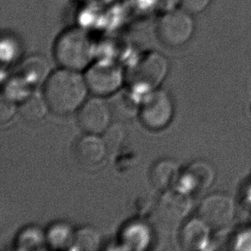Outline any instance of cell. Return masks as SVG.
I'll list each match as a JSON object with an SVG mask.
<instances>
[{
    "label": "cell",
    "instance_id": "1",
    "mask_svg": "<svg viewBox=\"0 0 251 251\" xmlns=\"http://www.w3.org/2000/svg\"><path fill=\"white\" fill-rule=\"evenodd\" d=\"M79 72L62 68L51 73L45 83L44 97L55 114L69 115L86 101L89 89L84 75Z\"/></svg>",
    "mask_w": 251,
    "mask_h": 251
},
{
    "label": "cell",
    "instance_id": "2",
    "mask_svg": "<svg viewBox=\"0 0 251 251\" xmlns=\"http://www.w3.org/2000/svg\"><path fill=\"white\" fill-rule=\"evenodd\" d=\"M95 45L89 34L79 27L63 32L54 45V57L62 68L81 72L95 57Z\"/></svg>",
    "mask_w": 251,
    "mask_h": 251
},
{
    "label": "cell",
    "instance_id": "3",
    "mask_svg": "<svg viewBox=\"0 0 251 251\" xmlns=\"http://www.w3.org/2000/svg\"><path fill=\"white\" fill-rule=\"evenodd\" d=\"M169 69L167 58L156 51L140 56L126 73L129 89L136 95L144 96L158 89L166 78Z\"/></svg>",
    "mask_w": 251,
    "mask_h": 251
},
{
    "label": "cell",
    "instance_id": "4",
    "mask_svg": "<svg viewBox=\"0 0 251 251\" xmlns=\"http://www.w3.org/2000/svg\"><path fill=\"white\" fill-rule=\"evenodd\" d=\"M84 77L89 91L102 97L111 96L121 89L126 73L117 62L103 58L89 65Z\"/></svg>",
    "mask_w": 251,
    "mask_h": 251
},
{
    "label": "cell",
    "instance_id": "5",
    "mask_svg": "<svg viewBox=\"0 0 251 251\" xmlns=\"http://www.w3.org/2000/svg\"><path fill=\"white\" fill-rule=\"evenodd\" d=\"M194 28L195 24L191 14L182 9H173L168 10L158 21L157 36L165 46L177 48L190 41Z\"/></svg>",
    "mask_w": 251,
    "mask_h": 251
},
{
    "label": "cell",
    "instance_id": "6",
    "mask_svg": "<svg viewBox=\"0 0 251 251\" xmlns=\"http://www.w3.org/2000/svg\"><path fill=\"white\" fill-rule=\"evenodd\" d=\"M174 113L173 99L162 89L145 95L140 105L139 118L148 129L160 130L168 126Z\"/></svg>",
    "mask_w": 251,
    "mask_h": 251
},
{
    "label": "cell",
    "instance_id": "7",
    "mask_svg": "<svg viewBox=\"0 0 251 251\" xmlns=\"http://www.w3.org/2000/svg\"><path fill=\"white\" fill-rule=\"evenodd\" d=\"M112 118L108 103L98 96L85 101L79 109L77 121L84 132L100 135L111 126Z\"/></svg>",
    "mask_w": 251,
    "mask_h": 251
},
{
    "label": "cell",
    "instance_id": "8",
    "mask_svg": "<svg viewBox=\"0 0 251 251\" xmlns=\"http://www.w3.org/2000/svg\"><path fill=\"white\" fill-rule=\"evenodd\" d=\"M191 208L190 195L182 190L163 191L157 202L156 214L159 221L168 226L179 224L186 218Z\"/></svg>",
    "mask_w": 251,
    "mask_h": 251
},
{
    "label": "cell",
    "instance_id": "9",
    "mask_svg": "<svg viewBox=\"0 0 251 251\" xmlns=\"http://www.w3.org/2000/svg\"><path fill=\"white\" fill-rule=\"evenodd\" d=\"M233 216L231 201L222 195L210 196L201 202L199 218L211 228L220 229L227 226Z\"/></svg>",
    "mask_w": 251,
    "mask_h": 251
},
{
    "label": "cell",
    "instance_id": "10",
    "mask_svg": "<svg viewBox=\"0 0 251 251\" xmlns=\"http://www.w3.org/2000/svg\"><path fill=\"white\" fill-rule=\"evenodd\" d=\"M107 152L104 139L94 134H87L79 138L73 150L76 162L86 168L95 167L101 163Z\"/></svg>",
    "mask_w": 251,
    "mask_h": 251
},
{
    "label": "cell",
    "instance_id": "11",
    "mask_svg": "<svg viewBox=\"0 0 251 251\" xmlns=\"http://www.w3.org/2000/svg\"><path fill=\"white\" fill-rule=\"evenodd\" d=\"M214 173L211 167L201 161L190 164L178 178V189L184 193L190 195L194 192L203 190L213 182Z\"/></svg>",
    "mask_w": 251,
    "mask_h": 251
},
{
    "label": "cell",
    "instance_id": "12",
    "mask_svg": "<svg viewBox=\"0 0 251 251\" xmlns=\"http://www.w3.org/2000/svg\"><path fill=\"white\" fill-rule=\"evenodd\" d=\"M109 107L112 118L119 121H127L139 115L140 105L138 95L130 89H119L115 94L111 95L109 100Z\"/></svg>",
    "mask_w": 251,
    "mask_h": 251
},
{
    "label": "cell",
    "instance_id": "13",
    "mask_svg": "<svg viewBox=\"0 0 251 251\" xmlns=\"http://www.w3.org/2000/svg\"><path fill=\"white\" fill-rule=\"evenodd\" d=\"M179 167L176 161L162 159L153 164L150 171V182L156 190H170L179 178Z\"/></svg>",
    "mask_w": 251,
    "mask_h": 251
},
{
    "label": "cell",
    "instance_id": "14",
    "mask_svg": "<svg viewBox=\"0 0 251 251\" xmlns=\"http://www.w3.org/2000/svg\"><path fill=\"white\" fill-rule=\"evenodd\" d=\"M51 74V67L48 60L38 55L31 56L24 60L17 72V75L34 88L46 83Z\"/></svg>",
    "mask_w": 251,
    "mask_h": 251
},
{
    "label": "cell",
    "instance_id": "15",
    "mask_svg": "<svg viewBox=\"0 0 251 251\" xmlns=\"http://www.w3.org/2000/svg\"><path fill=\"white\" fill-rule=\"evenodd\" d=\"M210 227L200 218L188 221L181 229L180 245L184 250H199L207 244Z\"/></svg>",
    "mask_w": 251,
    "mask_h": 251
},
{
    "label": "cell",
    "instance_id": "16",
    "mask_svg": "<svg viewBox=\"0 0 251 251\" xmlns=\"http://www.w3.org/2000/svg\"><path fill=\"white\" fill-rule=\"evenodd\" d=\"M121 245L126 250L143 251L150 245L151 232L142 221H132L126 225L120 235Z\"/></svg>",
    "mask_w": 251,
    "mask_h": 251
},
{
    "label": "cell",
    "instance_id": "17",
    "mask_svg": "<svg viewBox=\"0 0 251 251\" xmlns=\"http://www.w3.org/2000/svg\"><path fill=\"white\" fill-rule=\"evenodd\" d=\"M75 231L65 222L51 225L47 233V245L53 250H67L74 245Z\"/></svg>",
    "mask_w": 251,
    "mask_h": 251
},
{
    "label": "cell",
    "instance_id": "18",
    "mask_svg": "<svg viewBox=\"0 0 251 251\" xmlns=\"http://www.w3.org/2000/svg\"><path fill=\"white\" fill-rule=\"evenodd\" d=\"M48 109L49 106L44 96L32 94L21 102L19 112L25 121L34 123L44 119Z\"/></svg>",
    "mask_w": 251,
    "mask_h": 251
},
{
    "label": "cell",
    "instance_id": "19",
    "mask_svg": "<svg viewBox=\"0 0 251 251\" xmlns=\"http://www.w3.org/2000/svg\"><path fill=\"white\" fill-rule=\"evenodd\" d=\"M100 231L92 226H83L75 231L74 249L78 251H98L101 246Z\"/></svg>",
    "mask_w": 251,
    "mask_h": 251
},
{
    "label": "cell",
    "instance_id": "20",
    "mask_svg": "<svg viewBox=\"0 0 251 251\" xmlns=\"http://www.w3.org/2000/svg\"><path fill=\"white\" fill-rule=\"evenodd\" d=\"M33 88L34 87L17 74L12 78L7 80L2 95L13 101L22 102L33 94Z\"/></svg>",
    "mask_w": 251,
    "mask_h": 251
},
{
    "label": "cell",
    "instance_id": "21",
    "mask_svg": "<svg viewBox=\"0 0 251 251\" xmlns=\"http://www.w3.org/2000/svg\"><path fill=\"white\" fill-rule=\"evenodd\" d=\"M47 245L46 234L36 227H27L21 231L17 240V250H40Z\"/></svg>",
    "mask_w": 251,
    "mask_h": 251
},
{
    "label": "cell",
    "instance_id": "22",
    "mask_svg": "<svg viewBox=\"0 0 251 251\" xmlns=\"http://www.w3.org/2000/svg\"><path fill=\"white\" fill-rule=\"evenodd\" d=\"M103 134L105 145L111 152H116L120 149L126 138L125 129L119 123L111 125Z\"/></svg>",
    "mask_w": 251,
    "mask_h": 251
},
{
    "label": "cell",
    "instance_id": "23",
    "mask_svg": "<svg viewBox=\"0 0 251 251\" xmlns=\"http://www.w3.org/2000/svg\"><path fill=\"white\" fill-rule=\"evenodd\" d=\"M20 46L15 39L11 37L3 38L1 42V58L2 61L10 63L16 59L20 53Z\"/></svg>",
    "mask_w": 251,
    "mask_h": 251
},
{
    "label": "cell",
    "instance_id": "24",
    "mask_svg": "<svg viewBox=\"0 0 251 251\" xmlns=\"http://www.w3.org/2000/svg\"><path fill=\"white\" fill-rule=\"evenodd\" d=\"M17 102L11 100L5 96H1L0 101V122L5 124L13 118L17 112Z\"/></svg>",
    "mask_w": 251,
    "mask_h": 251
},
{
    "label": "cell",
    "instance_id": "25",
    "mask_svg": "<svg viewBox=\"0 0 251 251\" xmlns=\"http://www.w3.org/2000/svg\"><path fill=\"white\" fill-rule=\"evenodd\" d=\"M212 0H179L181 9L191 15L202 12L209 6Z\"/></svg>",
    "mask_w": 251,
    "mask_h": 251
},
{
    "label": "cell",
    "instance_id": "26",
    "mask_svg": "<svg viewBox=\"0 0 251 251\" xmlns=\"http://www.w3.org/2000/svg\"><path fill=\"white\" fill-rule=\"evenodd\" d=\"M237 245L239 250H251V231L239 235Z\"/></svg>",
    "mask_w": 251,
    "mask_h": 251
}]
</instances>
